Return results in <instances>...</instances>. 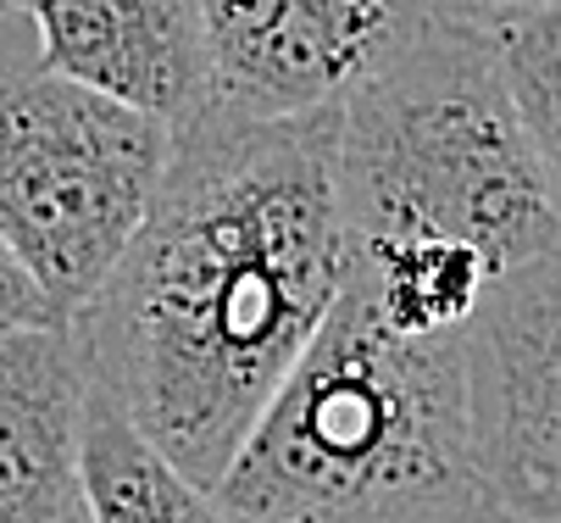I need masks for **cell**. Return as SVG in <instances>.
I'll return each mask as SVG.
<instances>
[{"instance_id": "obj_7", "label": "cell", "mask_w": 561, "mask_h": 523, "mask_svg": "<svg viewBox=\"0 0 561 523\" xmlns=\"http://www.w3.org/2000/svg\"><path fill=\"white\" fill-rule=\"evenodd\" d=\"M28 29V61L162 123L206 106L195 0H0V34Z\"/></svg>"}, {"instance_id": "obj_5", "label": "cell", "mask_w": 561, "mask_h": 523, "mask_svg": "<svg viewBox=\"0 0 561 523\" xmlns=\"http://www.w3.org/2000/svg\"><path fill=\"white\" fill-rule=\"evenodd\" d=\"M461 373L478 490L523 523H561V246L484 289Z\"/></svg>"}, {"instance_id": "obj_6", "label": "cell", "mask_w": 561, "mask_h": 523, "mask_svg": "<svg viewBox=\"0 0 561 523\" xmlns=\"http://www.w3.org/2000/svg\"><path fill=\"white\" fill-rule=\"evenodd\" d=\"M206 106L311 117L345 106L428 23V0H195Z\"/></svg>"}, {"instance_id": "obj_4", "label": "cell", "mask_w": 561, "mask_h": 523, "mask_svg": "<svg viewBox=\"0 0 561 523\" xmlns=\"http://www.w3.org/2000/svg\"><path fill=\"white\" fill-rule=\"evenodd\" d=\"M173 123L39 72L0 39V240L67 323L156 201Z\"/></svg>"}, {"instance_id": "obj_8", "label": "cell", "mask_w": 561, "mask_h": 523, "mask_svg": "<svg viewBox=\"0 0 561 523\" xmlns=\"http://www.w3.org/2000/svg\"><path fill=\"white\" fill-rule=\"evenodd\" d=\"M78 440L84 367L67 323L0 329V523H90Z\"/></svg>"}, {"instance_id": "obj_13", "label": "cell", "mask_w": 561, "mask_h": 523, "mask_svg": "<svg viewBox=\"0 0 561 523\" xmlns=\"http://www.w3.org/2000/svg\"><path fill=\"white\" fill-rule=\"evenodd\" d=\"M383 523H523V518H512L501 501H490L478 485H467V490H450V496H439V501H423V507L394 512V518H383Z\"/></svg>"}, {"instance_id": "obj_12", "label": "cell", "mask_w": 561, "mask_h": 523, "mask_svg": "<svg viewBox=\"0 0 561 523\" xmlns=\"http://www.w3.org/2000/svg\"><path fill=\"white\" fill-rule=\"evenodd\" d=\"M56 307L39 295V284L23 273V262L0 240V329H56Z\"/></svg>"}, {"instance_id": "obj_14", "label": "cell", "mask_w": 561, "mask_h": 523, "mask_svg": "<svg viewBox=\"0 0 561 523\" xmlns=\"http://www.w3.org/2000/svg\"><path fill=\"white\" fill-rule=\"evenodd\" d=\"M539 7V0H428V12L445 23H467V29H495L517 12Z\"/></svg>"}, {"instance_id": "obj_3", "label": "cell", "mask_w": 561, "mask_h": 523, "mask_svg": "<svg viewBox=\"0 0 561 523\" xmlns=\"http://www.w3.org/2000/svg\"><path fill=\"white\" fill-rule=\"evenodd\" d=\"M340 206L351 240H456L495 278L561 246L490 29L434 18L340 106Z\"/></svg>"}, {"instance_id": "obj_11", "label": "cell", "mask_w": 561, "mask_h": 523, "mask_svg": "<svg viewBox=\"0 0 561 523\" xmlns=\"http://www.w3.org/2000/svg\"><path fill=\"white\" fill-rule=\"evenodd\" d=\"M490 45L506 95L517 106V123L561 201V0H539V7L495 23Z\"/></svg>"}, {"instance_id": "obj_9", "label": "cell", "mask_w": 561, "mask_h": 523, "mask_svg": "<svg viewBox=\"0 0 561 523\" xmlns=\"http://www.w3.org/2000/svg\"><path fill=\"white\" fill-rule=\"evenodd\" d=\"M345 278L389 334L407 340H456L495 273L456 240L400 235V240H351Z\"/></svg>"}, {"instance_id": "obj_1", "label": "cell", "mask_w": 561, "mask_h": 523, "mask_svg": "<svg viewBox=\"0 0 561 523\" xmlns=\"http://www.w3.org/2000/svg\"><path fill=\"white\" fill-rule=\"evenodd\" d=\"M345 268L340 106L273 123L201 106L173 128L139 235L67 334L84 385L211 490Z\"/></svg>"}, {"instance_id": "obj_2", "label": "cell", "mask_w": 561, "mask_h": 523, "mask_svg": "<svg viewBox=\"0 0 561 523\" xmlns=\"http://www.w3.org/2000/svg\"><path fill=\"white\" fill-rule=\"evenodd\" d=\"M467 485L461 334H389L345 278L211 496L233 523H383Z\"/></svg>"}, {"instance_id": "obj_10", "label": "cell", "mask_w": 561, "mask_h": 523, "mask_svg": "<svg viewBox=\"0 0 561 523\" xmlns=\"http://www.w3.org/2000/svg\"><path fill=\"white\" fill-rule=\"evenodd\" d=\"M90 523H233L211 490L179 474L156 445L84 385V440H78Z\"/></svg>"}]
</instances>
